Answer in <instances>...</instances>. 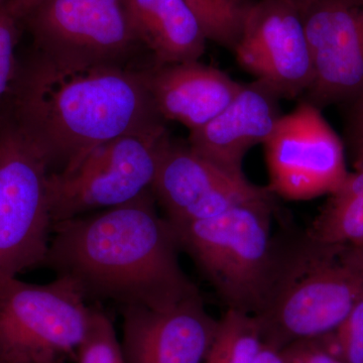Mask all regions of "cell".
<instances>
[{"label": "cell", "mask_w": 363, "mask_h": 363, "mask_svg": "<svg viewBox=\"0 0 363 363\" xmlns=\"http://www.w3.org/2000/svg\"><path fill=\"white\" fill-rule=\"evenodd\" d=\"M181 252L152 191L55 224L40 267L68 279L87 302L166 310L200 294L182 269Z\"/></svg>", "instance_id": "cell-1"}, {"label": "cell", "mask_w": 363, "mask_h": 363, "mask_svg": "<svg viewBox=\"0 0 363 363\" xmlns=\"http://www.w3.org/2000/svg\"><path fill=\"white\" fill-rule=\"evenodd\" d=\"M11 114L51 173L75 167L119 136L164 123L145 70L121 64L72 65L35 51L18 73Z\"/></svg>", "instance_id": "cell-2"}, {"label": "cell", "mask_w": 363, "mask_h": 363, "mask_svg": "<svg viewBox=\"0 0 363 363\" xmlns=\"http://www.w3.org/2000/svg\"><path fill=\"white\" fill-rule=\"evenodd\" d=\"M363 298V252L304 238L279 247L271 289L257 315L264 342L283 350L324 337Z\"/></svg>", "instance_id": "cell-3"}, {"label": "cell", "mask_w": 363, "mask_h": 363, "mask_svg": "<svg viewBox=\"0 0 363 363\" xmlns=\"http://www.w3.org/2000/svg\"><path fill=\"white\" fill-rule=\"evenodd\" d=\"M272 196L204 220L174 224L187 253L226 305L257 315L271 289L279 245L272 236Z\"/></svg>", "instance_id": "cell-4"}, {"label": "cell", "mask_w": 363, "mask_h": 363, "mask_svg": "<svg viewBox=\"0 0 363 363\" xmlns=\"http://www.w3.org/2000/svg\"><path fill=\"white\" fill-rule=\"evenodd\" d=\"M49 167L6 111L0 112V286L42 267L52 233Z\"/></svg>", "instance_id": "cell-5"}, {"label": "cell", "mask_w": 363, "mask_h": 363, "mask_svg": "<svg viewBox=\"0 0 363 363\" xmlns=\"http://www.w3.org/2000/svg\"><path fill=\"white\" fill-rule=\"evenodd\" d=\"M93 310L68 279H9L0 286V362H76Z\"/></svg>", "instance_id": "cell-6"}, {"label": "cell", "mask_w": 363, "mask_h": 363, "mask_svg": "<svg viewBox=\"0 0 363 363\" xmlns=\"http://www.w3.org/2000/svg\"><path fill=\"white\" fill-rule=\"evenodd\" d=\"M164 123L114 138L75 167L49 177L52 223L109 209L152 192L162 147Z\"/></svg>", "instance_id": "cell-7"}, {"label": "cell", "mask_w": 363, "mask_h": 363, "mask_svg": "<svg viewBox=\"0 0 363 363\" xmlns=\"http://www.w3.org/2000/svg\"><path fill=\"white\" fill-rule=\"evenodd\" d=\"M23 23L35 51L72 65H126L143 47L128 0H39Z\"/></svg>", "instance_id": "cell-8"}, {"label": "cell", "mask_w": 363, "mask_h": 363, "mask_svg": "<svg viewBox=\"0 0 363 363\" xmlns=\"http://www.w3.org/2000/svg\"><path fill=\"white\" fill-rule=\"evenodd\" d=\"M264 145L272 195L314 199L335 192L350 175L337 133L321 109L305 100L283 114Z\"/></svg>", "instance_id": "cell-9"}, {"label": "cell", "mask_w": 363, "mask_h": 363, "mask_svg": "<svg viewBox=\"0 0 363 363\" xmlns=\"http://www.w3.org/2000/svg\"><path fill=\"white\" fill-rule=\"evenodd\" d=\"M233 52L241 68L281 98L302 96L311 87V50L302 6L294 0L252 2Z\"/></svg>", "instance_id": "cell-10"}, {"label": "cell", "mask_w": 363, "mask_h": 363, "mask_svg": "<svg viewBox=\"0 0 363 363\" xmlns=\"http://www.w3.org/2000/svg\"><path fill=\"white\" fill-rule=\"evenodd\" d=\"M302 6L314 78L305 101L325 105L363 96V0H311Z\"/></svg>", "instance_id": "cell-11"}, {"label": "cell", "mask_w": 363, "mask_h": 363, "mask_svg": "<svg viewBox=\"0 0 363 363\" xmlns=\"http://www.w3.org/2000/svg\"><path fill=\"white\" fill-rule=\"evenodd\" d=\"M152 194L171 223L204 220L231 208L271 195L267 188L229 173L189 145L172 142L162 147Z\"/></svg>", "instance_id": "cell-12"}, {"label": "cell", "mask_w": 363, "mask_h": 363, "mask_svg": "<svg viewBox=\"0 0 363 363\" xmlns=\"http://www.w3.org/2000/svg\"><path fill=\"white\" fill-rule=\"evenodd\" d=\"M121 310L124 363H203L219 324L200 294L169 309L124 306Z\"/></svg>", "instance_id": "cell-13"}, {"label": "cell", "mask_w": 363, "mask_h": 363, "mask_svg": "<svg viewBox=\"0 0 363 363\" xmlns=\"http://www.w3.org/2000/svg\"><path fill=\"white\" fill-rule=\"evenodd\" d=\"M281 99L262 81L242 84L218 116L190 131L189 145L221 169L242 175L248 150L259 143L264 145L283 116Z\"/></svg>", "instance_id": "cell-14"}, {"label": "cell", "mask_w": 363, "mask_h": 363, "mask_svg": "<svg viewBox=\"0 0 363 363\" xmlns=\"http://www.w3.org/2000/svg\"><path fill=\"white\" fill-rule=\"evenodd\" d=\"M145 77L160 116L190 131L218 116L242 86L199 61L154 65L145 69Z\"/></svg>", "instance_id": "cell-15"}, {"label": "cell", "mask_w": 363, "mask_h": 363, "mask_svg": "<svg viewBox=\"0 0 363 363\" xmlns=\"http://www.w3.org/2000/svg\"><path fill=\"white\" fill-rule=\"evenodd\" d=\"M136 37L155 65L199 61L206 35L185 0H128Z\"/></svg>", "instance_id": "cell-16"}, {"label": "cell", "mask_w": 363, "mask_h": 363, "mask_svg": "<svg viewBox=\"0 0 363 363\" xmlns=\"http://www.w3.org/2000/svg\"><path fill=\"white\" fill-rule=\"evenodd\" d=\"M329 196L306 235L323 245L363 247V167Z\"/></svg>", "instance_id": "cell-17"}, {"label": "cell", "mask_w": 363, "mask_h": 363, "mask_svg": "<svg viewBox=\"0 0 363 363\" xmlns=\"http://www.w3.org/2000/svg\"><path fill=\"white\" fill-rule=\"evenodd\" d=\"M264 343L257 316L226 310L203 363H253Z\"/></svg>", "instance_id": "cell-18"}, {"label": "cell", "mask_w": 363, "mask_h": 363, "mask_svg": "<svg viewBox=\"0 0 363 363\" xmlns=\"http://www.w3.org/2000/svg\"><path fill=\"white\" fill-rule=\"evenodd\" d=\"M201 23L207 40L234 51L252 2L250 0H185Z\"/></svg>", "instance_id": "cell-19"}, {"label": "cell", "mask_w": 363, "mask_h": 363, "mask_svg": "<svg viewBox=\"0 0 363 363\" xmlns=\"http://www.w3.org/2000/svg\"><path fill=\"white\" fill-rule=\"evenodd\" d=\"M77 363H124L121 342L111 316L99 308L93 310L87 335L79 347Z\"/></svg>", "instance_id": "cell-20"}, {"label": "cell", "mask_w": 363, "mask_h": 363, "mask_svg": "<svg viewBox=\"0 0 363 363\" xmlns=\"http://www.w3.org/2000/svg\"><path fill=\"white\" fill-rule=\"evenodd\" d=\"M23 26L11 0L0 4V111L6 104L18 73L20 62L16 49Z\"/></svg>", "instance_id": "cell-21"}, {"label": "cell", "mask_w": 363, "mask_h": 363, "mask_svg": "<svg viewBox=\"0 0 363 363\" xmlns=\"http://www.w3.org/2000/svg\"><path fill=\"white\" fill-rule=\"evenodd\" d=\"M345 363H363V298L333 333L319 338Z\"/></svg>", "instance_id": "cell-22"}, {"label": "cell", "mask_w": 363, "mask_h": 363, "mask_svg": "<svg viewBox=\"0 0 363 363\" xmlns=\"http://www.w3.org/2000/svg\"><path fill=\"white\" fill-rule=\"evenodd\" d=\"M281 353L285 363H345L318 338L290 344Z\"/></svg>", "instance_id": "cell-23"}, {"label": "cell", "mask_w": 363, "mask_h": 363, "mask_svg": "<svg viewBox=\"0 0 363 363\" xmlns=\"http://www.w3.org/2000/svg\"><path fill=\"white\" fill-rule=\"evenodd\" d=\"M354 116L351 126L355 169L363 167V96L355 100Z\"/></svg>", "instance_id": "cell-24"}, {"label": "cell", "mask_w": 363, "mask_h": 363, "mask_svg": "<svg viewBox=\"0 0 363 363\" xmlns=\"http://www.w3.org/2000/svg\"><path fill=\"white\" fill-rule=\"evenodd\" d=\"M253 363H285V362H284L281 350L271 344L264 343V347L260 350Z\"/></svg>", "instance_id": "cell-25"}, {"label": "cell", "mask_w": 363, "mask_h": 363, "mask_svg": "<svg viewBox=\"0 0 363 363\" xmlns=\"http://www.w3.org/2000/svg\"><path fill=\"white\" fill-rule=\"evenodd\" d=\"M39 0H11V6L16 14L23 20L26 13L35 6Z\"/></svg>", "instance_id": "cell-26"}, {"label": "cell", "mask_w": 363, "mask_h": 363, "mask_svg": "<svg viewBox=\"0 0 363 363\" xmlns=\"http://www.w3.org/2000/svg\"><path fill=\"white\" fill-rule=\"evenodd\" d=\"M294 1L298 2L300 4H307V2L311 1V0H294Z\"/></svg>", "instance_id": "cell-27"}, {"label": "cell", "mask_w": 363, "mask_h": 363, "mask_svg": "<svg viewBox=\"0 0 363 363\" xmlns=\"http://www.w3.org/2000/svg\"><path fill=\"white\" fill-rule=\"evenodd\" d=\"M4 1H6V0H0V4H2Z\"/></svg>", "instance_id": "cell-28"}, {"label": "cell", "mask_w": 363, "mask_h": 363, "mask_svg": "<svg viewBox=\"0 0 363 363\" xmlns=\"http://www.w3.org/2000/svg\"><path fill=\"white\" fill-rule=\"evenodd\" d=\"M359 250H362V252H363V247H358Z\"/></svg>", "instance_id": "cell-29"}, {"label": "cell", "mask_w": 363, "mask_h": 363, "mask_svg": "<svg viewBox=\"0 0 363 363\" xmlns=\"http://www.w3.org/2000/svg\"><path fill=\"white\" fill-rule=\"evenodd\" d=\"M0 363H2V362H0Z\"/></svg>", "instance_id": "cell-30"}]
</instances>
